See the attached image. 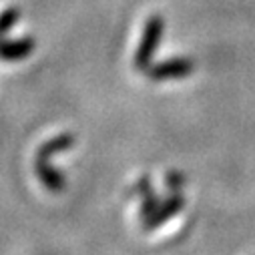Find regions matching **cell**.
Wrapping results in <instances>:
<instances>
[{
  "label": "cell",
  "instance_id": "6da1fadb",
  "mask_svg": "<svg viewBox=\"0 0 255 255\" xmlns=\"http://www.w3.org/2000/svg\"><path fill=\"white\" fill-rule=\"evenodd\" d=\"M163 26H165V22H163V18L159 14L149 18V22L145 26V36H143L141 46H139L137 56H135V65L139 69H147L149 67V60L153 58V54H155V50H157V46L161 42Z\"/></svg>",
  "mask_w": 255,
  "mask_h": 255
},
{
  "label": "cell",
  "instance_id": "7a4b0ae2",
  "mask_svg": "<svg viewBox=\"0 0 255 255\" xmlns=\"http://www.w3.org/2000/svg\"><path fill=\"white\" fill-rule=\"evenodd\" d=\"M195 71V62L191 58H171L149 71V77L155 81H171V79H185Z\"/></svg>",
  "mask_w": 255,
  "mask_h": 255
},
{
  "label": "cell",
  "instance_id": "3957f363",
  "mask_svg": "<svg viewBox=\"0 0 255 255\" xmlns=\"http://www.w3.org/2000/svg\"><path fill=\"white\" fill-rule=\"evenodd\" d=\"M185 205V199L179 195V193H175L173 197H169V201L167 203H163L147 221H145V227L147 229H153V227H157V225H161V223H165L167 219H171L181 207Z\"/></svg>",
  "mask_w": 255,
  "mask_h": 255
},
{
  "label": "cell",
  "instance_id": "277c9868",
  "mask_svg": "<svg viewBox=\"0 0 255 255\" xmlns=\"http://www.w3.org/2000/svg\"><path fill=\"white\" fill-rule=\"evenodd\" d=\"M185 185V177L183 175H179V173H171V175H167V187H171L175 193Z\"/></svg>",
  "mask_w": 255,
  "mask_h": 255
}]
</instances>
